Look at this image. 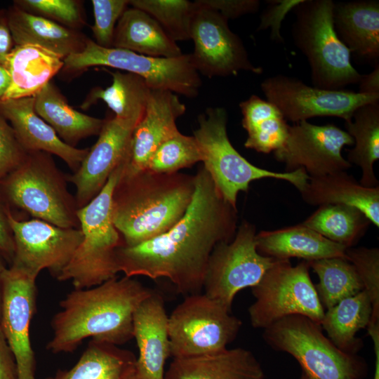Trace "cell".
I'll return each mask as SVG.
<instances>
[{
  "instance_id": "obj_49",
  "label": "cell",
  "mask_w": 379,
  "mask_h": 379,
  "mask_svg": "<svg viewBox=\"0 0 379 379\" xmlns=\"http://www.w3.org/2000/svg\"><path fill=\"white\" fill-rule=\"evenodd\" d=\"M11 82V75L6 65L0 64V101L3 100L8 91Z\"/></svg>"
},
{
  "instance_id": "obj_23",
  "label": "cell",
  "mask_w": 379,
  "mask_h": 379,
  "mask_svg": "<svg viewBox=\"0 0 379 379\" xmlns=\"http://www.w3.org/2000/svg\"><path fill=\"white\" fill-rule=\"evenodd\" d=\"M164 379H265V372L250 350L226 348L206 355L173 358Z\"/></svg>"
},
{
  "instance_id": "obj_29",
  "label": "cell",
  "mask_w": 379,
  "mask_h": 379,
  "mask_svg": "<svg viewBox=\"0 0 379 379\" xmlns=\"http://www.w3.org/2000/svg\"><path fill=\"white\" fill-rule=\"evenodd\" d=\"M34 97L36 113L67 145L75 147L81 140L100 133L105 119L88 116L72 108L51 81Z\"/></svg>"
},
{
  "instance_id": "obj_5",
  "label": "cell",
  "mask_w": 379,
  "mask_h": 379,
  "mask_svg": "<svg viewBox=\"0 0 379 379\" xmlns=\"http://www.w3.org/2000/svg\"><path fill=\"white\" fill-rule=\"evenodd\" d=\"M334 4L332 0H302L293 9L294 44L309 62L313 86L326 90L359 84L363 76L352 65L350 51L335 31Z\"/></svg>"
},
{
  "instance_id": "obj_30",
  "label": "cell",
  "mask_w": 379,
  "mask_h": 379,
  "mask_svg": "<svg viewBox=\"0 0 379 379\" xmlns=\"http://www.w3.org/2000/svg\"><path fill=\"white\" fill-rule=\"evenodd\" d=\"M239 107L242 126L247 132L246 148L269 154L284 145L290 125L274 105L252 95L241 102Z\"/></svg>"
},
{
  "instance_id": "obj_17",
  "label": "cell",
  "mask_w": 379,
  "mask_h": 379,
  "mask_svg": "<svg viewBox=\"0 0 379 379\" xmlns=\"http://www.w3.org/2000/svg\"><path fill=\"white\" fill-rule=\"evenodd\" d=\"M36 279L9 266L2 279L0 326L13 354L18 379H36L29 328L36 308Z\"/></svg>"
},
{
  "instance_id": "obj_2",
  "label": "cell",
  "mask_w": 379,
  "mask_h": 379,
  "mask_svg": "<svg viewBox=\"0 0 379 379\" xmlns=\"http://www.w3.org/2000/svg\"><path fill=\"white\" fill-rule=\"evenodd\" d=\"M153 292L126 276L75 288L60 302L61 310L52 319L53 336L46 349L54 354L72 352L88 338L117 346L127 343L133 338L135 310Z\"/></svg>"
},
{
  "instance_id": "obj_22",
  "label": "cell",
  "mask_w": 379,
  "mask_h": 379,
  "mask_svg": "<svg viewBox=\"0 0 379 379\" xmlns=\"http://www.w3.org/2000/svg\"><path fill=\"white\" fill-rule=\"evenodd\" d=\"M335 31L343 44L359 60L379 64V1L335 2Z\"/></svg>"
},
{
  "instance_id": "obj_15",
  "label": "cell",
  "mask_w": 379,
  "mask_h": 379,
  "mask_svg": "<svg viewBox=\"0 0 379 379\" xmlns=\"http://www.w3.org/2000/svg\"><path fill=\"white\" fill-rule=\"evenodd\" d=\"M15 252L10 266L36 279L44 270L57 277L83 239L78 228H63L39 219L18 220L8 208Z\"/></svg>"
},
{
  "instance_id": "obj_52",
  "label": "cell",
  "mask_w": 379,
  "mask_h": 379,
  "mask_svg": "<svg viewBox=\"0 0 379 379\" xmlns=\"http://www.w3.org/2000/svg\"><path fill=\"white\" fill-rule=\"evenodd\" d=\"M300 379H307V378L305 376V375H303V374L302 373V375H301Z\"/></svg>"
},
{
  "instance_id": "obj_45",
  "label": "cell",
  "mask_w": 379,
  "mask_h": 379,
  "mask_svg": "<svg viewBox=\"0 0 379 379\" xmlns=\"http://www.w3.org/2000/svg\"><path fill=\"white\" fill-rule=\"evenodd\" d=\"M8 208L4 204V198L0 192V253L11 265L14 256L15 244L7 218Z\"/></svg>"
},
{
  "instance_id": "obj_4",
  "label": "cell",
  "mask_w": 379,
  "mask_h": 379,
  "mask_svg": "<svg viewBox=\"0 0 379 379\" xmlns=\"http://www.w3.org/2000/svg\"><path fill=\"white\" fill-rule=\"evenodd\" d=\"M128 161L111 174L100 192L77 210L83 239L67 266L56 277L72 282L77 289L98 286L119 272L116 251L124 245L112 218V197Z\"/></svg>"
},
{
  "instance_id": "obj_10",
  "label": "cell",
  "mask_w": 379,
  "mask_h": 379,
  "mask_svg": "<svg viewBox=\"0 0 379 379\" xmlns=\"http://www.w3.org/2000/svg\"><path fill=\"white\" fill-rule=\"evenodd\" d=\"M307 261L293 266L277 260L251 288L255 298L248 308L251 326L263 330L291 315H302L321 325L325 310L319 299Z\"/></svg>"
},
{
  "instance_id": "obj_3",
  "label": "cell",
  "mask_w": 379,
  "mask_h": 379,
  "mask_svg": "<svg viewBox=\"0 0 379 379\" xmlns=\"http://www.w3.org/2000/svg\"><path fill=\"white\" fill-rule=\"evenodd\" d=\"M194 190V175L122 171L112 193V218L124 245H139L171 229L185 214Z\"/></svg>"
},
{
  "instance_id": "obj_9",
  "label": "cell",
  "mask_w": 379,
  "mask_h": 379,
  "mask_svg": "<svg viewBox=\"0 0 379 379\" xmlns=\"http://www.w3.org/2000/svg\"><path fill=\"white\" fill-rule=\"evenodd\" d=\"M93 66H106L136 74L151 89L167 90L187 98H195L201 79L190 54L173 58H155L117 48H104L88 39L84 49L64 58L62 69L76 73Z\"/></svg>"
},
{
  "instance_id": "obj_21",
  "label": "cell",
  "mask_w": 379,
  "mask_h": 379,
  "mask_svg": "<svg viewBox=\"0 0 379 379\" xmlns=\"http://www.w3.org/2000/svg\"><path fill=\"white\" fill-rule=\"evenodd\" d=\"M0 113L10 122L27 152L40 151L56 155L74 172L88 152L89 148L72 147L58 137L36 113L34 96L0 101Z\"/></svg>"
},
{
  "instance_id": "obj_8",
  "label": "cell",
  "mask_w": 379,
  "mask_h": 379,
  "mask_svg": "<svg viewBox=\"0 0 379 379\" xmlns=\"http://www.w3.org/2000/svg\"><path fill=\"white\" fill-rule=\"evenodd\" d=\"M322 330L320 324L295 314L265 328L262 337L274 350L291 355L307 379L365 378L368 371L365 360L338 348Z\"/></svg>"
},
{
  "instance_id": "obj_26",
  "label": "cell",
  "mask_w": 379,
  "mask_h": 379,
  "mask_svg": "<svg viewBox=\"0 0 379 379\" xmlns=\"http://www.w3.org/2000/svg\"><path fill=\"white\" fill-rule=\"evenodd\" d=\"M5 65L11 82L2 100L34 96L62 69L64 58L39 45H15Z\"/></svg>"
},
{
  "instance_id": "obj_39",
  "label": "cell",
  "mask_w": 379,
  "mask_h": 379,
  "mask_svg": "<svg viewBox=\"0 0 379 379\" xmlns=\"http://www.w3.org/2000/svg\"><path fill=\"white\" fill-rule=\"evenodd\" d=\"M346 258L355 267L372 304L370 322L379 321V249L351 247L346 249Z\"/></svg>"
},
{
  "instance_id": "obj_31",
  "label": "cell",
  "mask_w": 379,
  "mask_h": 379,
  "mask_svg": "<svg viewBox=\"0 0 379 379\" xmlns=\"http://www.w3.org/2000/svg\"><path fill=\"white\" fill-rule=\"evenodd\" d=\"M136 357L127 350L91 339L75 365L46 379H125L135 368Z\"/></svg>"
},
{
  "instance_id": "obj_12",
  "label": "cell",
  "mask_w": 379,
  "mask_h": 379,
  "mask_svg": "<svg viewBox=\"0 0 379 379\" xmlns=\"http://www.w3.org/2000/svg\"><path fill=\"white\" fill-rule=\"evenodd\" d=\"M256 234L254 225L244 221L234 238L217 244L209 257L204 293L230 311L237 293L257 284L277 260L258 252Z\"/></svg>"
},
{
  "instance_id": "obj_7",
  "label": "cell",
  "mask_w": 379,
  "mask_h": 379,
  "mask_svg": "<svg viewBox=\"0 0 379 379\" xmlns=\"http://www.w3.org/2000/svg\"><path fill=\"white\" fill-rule=\"evenodd\" d=\"M66 176L52 154L30 152L0 182L4 199L36 219L63 228H80L79 209L68 191Z\"/></svg>"
},
{
  "instance_id": "obj_11",
  "label": "cell",
  "mask_w": 379,
  "mask_h": 379,
  "mask_svg": "<svg viewBox=\"0 0 379 379\" xmlns=\"http://www.w3.org/2000/svg\"><path fill=\"white\" fill-rule=\"evenodd\" d=\"M241 326L231 311L204 293L187 295L168 316L171 356L185 358L222 351Z\"/></svg>"
},
{
  "instance_id": "obj_6",
  "label": "cell",
  "mask_w": 379,
  "mask_h": 379,
  "mask_svg": "<svg viewBox=\"0 0 379 379\" xmlns=\"http://www.w3.org/2000/svg\"><path fill=\"white\" fill-rule=\"evenodd\" d=\"M227 119L225 108L209 107L199 115V127L193 133L203 167L226 201L237 208L239 193L247 192L252 181L262 178L287 181L299 192L304 187L309 179L304 168L274 172L258 167L242 157L228 138Z\"/></svg>"
},
{
  "instance_id": "obj_25",
  "label": "cell",
  "mask_w": 379,
  "mask_h": 379,
  "mask_svg": "<svg viewBox=\"0 0 379 379\" xmlns=\"http://www.w3.org/2000/svg\"><path fill=\"white\" fill-rule=\"evenodd\" d=\"M300 193L302 200L311 206L344 204L355 207L379 227V186L364 187L346 171L309 177Z\"/></svg>"
},
{
  "instance_id": "obj_19",
  "label": "cell",
  "mask_w": 379,
  "mask_h": 379,
  "mask_svg": "<svg viewBox=\"0 0 379 379\" xmlns=\"http://www.w3.org/2000/svg\"><path fill=\"white\" fill-rule=\"evenodd\" d=\"M185 110V105L173 92L151 90L145 114L132 135L130 157L124 174L146 169L159 145L178 131L175 121Z\"/></svg>"
},
{
  "instance_id": "obj_40",
  "label": "cell",
  "mask_w": 379,
  "mask_h": 379,
  "mask_svg": "<svg viewBox=\"0 0 379 379\" xmlns=\"http://www.w3.org/2000/svg\"><path fill=\"white\" fill-rule=\"evenodd\" d=\"M13 5L28 13L78 30L85 25L81 1L75 0H17Z\"/></svg>"
},
{
  "instance_id": "obj_36",
  "label": "cell",
  "mask_w": 379,
  "mask_h": 379,
  "mask_svg": "<svg viewBox=\"0 0 379 379\" xmlns=\"http://www.w3.org/2000/svg\"><path fill=\"white\" fill-rule=\"evenodd\" d=\"M307 262L319 278L314 286L324 310L364 290L355 267L346 258H328Z\"/></svg>"
},
{
  "instance_id": "obj_13",
  "label": "cell",
  "mask_w": 379,
  "mask_h": 379,
  "mask_svg": "<svg viewBox=\"0 0 379 379\" xmlns=\"http://www.w3.org/2000/svg\"><path fill=\"white\" fill-rule=\"evenodd\" d=\"M194 3L190 27L194 51L190 55L199 74L208 78L236 76L241 71L261 74L262 69L251 62L241 39L229 27L228 20L198 0Z\"/></svg>"
},
{
  "instance_id": "obj_27",
  "label": "cell",
  "mask_w": 379,
  "mask_h": 379,
  "mask_svg": "<svg viewBox=\"0 0 379 379\" xmlns=\"http://www.w3.org/2000/svg\"><path fill=\"white\" fill-rule=\"evenodd\" d=\"M6 13L15 46L39 45L65 58L82 51L88 39L79 30L28 13L14 5L6 10Z\"/></svg>"
},
{
  "instance_id": "obj_18",
  "label": "cell",
  "mask_w": 379,
  "mask_h": 379,
  "mask_svg": "<svg viewBox=\"0 0 379 379\" xmlns=\"http://www.w3.org/2000/svg\"><path fill=\"white\" fill-rule=\"evenodd\" d=\"M136 125L115 117L105 119L98 139L78 169L67 177L76 187L78 208L88 204L106 185L112 172L128 161Z\"/></svg>"
},
{
  "instance_id": "obj_41",
  "label": "cell",
  "mask_w": 379,
  "mask_h": 379,
  "mask_svg": "<svg viewBox=\"0 0 379 379\" xmlns=\"http://www.w3.org/2000/svg\"><path fill=\"white\" fill-rule=\"evenodd\" d=\"M95 22L92 32L95 43L104 48L112 47L116 25L128 8L127 0H92Z\"/></svg>"
},
{
  "instance_id": "obj_24",
  "label": "cell",
  "mask_w": 379,
  "mask_h": 379,
  "mask_svg": "<svg viewBox=\"0 0 379 379\" xmlns=\"http://www.w3.org/2000/svg\"><path fill=\"white\" fill-rule=\"evenodd\" d=\"M255 244L260 254L278 260L298 258L309 262L328 258H346V247L301 223L275 230L260 231L255 235Z\"/></svg>"
},
{
  "instance_id": "obj_46",
  "label": "cell",
  "mask_w": 379,
  "mask_h": 379,
  "mask_svg": "<svg viewBox=\"0 0 379 379\" xmlns=\"http://www.w3.org/2000/svg\"><path fill=\"white\" fill-rule=\"evenodd\" d=\"M0 379H18L13 354L0 326Z\"/></svg>"
},
{
  "instance_id": "obj_43",
  "label": "cell",
  "mask_w": 379,
  "mask_h": 379,
  "mask_svg": "<svg viewBox=\"0 0 379 379\" xmlns=\"http://www.w3.org/2000/svg\"><path fill=\"white\" fill-rule=\"evenodd\" d=\"M302 0L268 1V6L261 15L258 30L272 28L271 38L281 43L284 40L280 33L281 24L287 13Z\"/></svg>"
},
{
  "instance_id": "obj_38",
  "label": "cell",
  "mask_w": 379,
  "mask_h": 379,
  "mask_svg": "<svg viewBox=\"0 0 379 379\" xmlns=\"http://www.w3.org/2000/svg\"><path fill=\"white\" fill-rule=\"evenodd\" d=\"M201 161L194 136L179 131L162 142L149 159L145 170L159 173H173Z\"/></svg>"
},
{
  "instance_id": "obj_16",
  "label": "cell",
  "mask_w": 379,
  "mask_h": 379,
  "mask_svg": "<svg viewBox=\"0 0 379 379\" xmlns=\"http://www.w3.org/2000/svg\"><path fill=\"white\" fill-rule=\"evenodd\" d=\"M352 145L350 135L334 124L301 121L289 126L284 145L274 155L285 164V172L304 168L309 177H319L350 168L342 150Z\"/></svg>"
},
{
  "instance_id": "obj_47",
  "label": "cell",
  "mask_w": 379,
  "mask_h": 379,
  "mask_svg": "<svg viewBox=\"0 0 379 379\" xmlns=\"http://www.w3.org/2000/svg\"><path fill=\"white\" fill-rule=\"evenodd\" d=\"M14 46L6 10H0V64L5 65L7 57Z\"/></svg>"
},
{
  "instance_id": "obj_20",
  "label": "cell",
  "mask_w": 379,
  "mask_h": 379,
  "mask_svg": "<svg viewBox=\"0 0 379 379\" xmlns=\"http://www.w3.org/2000/svg\"><path fill=\"white\" fill-rule=\"evenodd\" d=\"M168 321L163 298L155 291L133 313V335L139 351L135 372L140 379H164L171 356Z\"/></svg>"
},
{
  "instance_id": "obj_44",
  "label": "cell",
  "mask_w": 379,
  "mask_h": 379,
  "mask_svg": "<svg viewBox=\"0 0 379 379\" xmlns=\"http://www.w3.org/2000/svg\"><path fill=\"white\" fill-rule=\"evenodd\" d=\"M204 6L213 9L227 20L255 13L260 8L258 0H198Z\"/></svg>"
},
{
  "instance_id": "obj_48",
  "label": "cell",
  "mask_w": 379,
  "mask_h": 379,
  "mask_svg": "<svg viewBox=\"0 0 379 379\" xmlns=\"http://www.w3.org/2000/svg\"><path fill=\"white\" fill-rule=\"evenodd\" d=\"M359 85V93L379 96V64L373 67L371 72L363 74Z\"/></svg>"
},
{
  "instance_id": "obj_37",
  "label": "cell",
  "mask_w": 379,
  "mask_h": 379,
  "mask_svg": "<svg viewBox=\"0 0 379 379\" xmlns=\"http://www.w3.org/2000/svg\"><path fill=\"white\" fill-rule=\"evenodd\" d=\"M132 7L150 15L175 42L190 39L196 4L187 0H132Z\"/></svg>"
},
{
  "instance_id": "obj_50",
  "label": "cell",
  "mask_w": 379,
  "mask_h": 379,
  "mask_svg": "<svg viewBox=\"0 0 379 379\" xmlns=\"http://www.w3.org/2000/svg\"><path fill=\"white\" fill-rule=\"evenodd\" d=\"M6 260L4 257L0 253V317H1V300H2V279L3 275L8 267L6 266Z\"/></svg>"
},
{
  "instance_id": "obj_32",
  "label": "cell",
  "mask_w": 379,
  "mask_h": 379,
  "mask_svg": "<svg viewBox=\"0 0 379 379\" xmlns=\"http://www.w3.org/2000/svg\"><path fill=\"white\" fill-rule=\"evenodd\" d=\"M372 312L369 296L362 290L325 310L321 326L338 348L355 354L362 345L357 333L360 329L367 328Z\"/></svg>"
},
{
  "instance_id": "obj_35",
  "label": "cell",
  "mask_w": 379,
  "mask_h": 379,
  "mask_svg": "<svg viewBox=\"0 0 379 379\" xmlns=\"http://www.w3.org/2000/svg\"><path fill=\"white\" fill-rule=\"evenodd\" d=\"M301 224L347 248L354 247L359 242L371 222L355 207L327 204L319 206Z\"/></svg>"
},
{
  "instance_id": "obj_33",
  "label": "cell",
  "mask_w": 379,
  "mask_h": 379,
  "mask_svg": "<svg viewBox=\"0 0 379 379\" xmlns=\"http://www.w3.org/2000/svg\"><path fill=\"white\" fill-rule=\"evenodd\" d=\"M345 121V131L354 145L347 152V161L361 168V185L379 186L373 171V164L379 159V101L359 107Z\"/></svg>"
},
{
  "instance_id": "obj_1",
  "label": "cell",
  "mask_w": 379,
  "mask_h": 379,
  "mask_svg": "<svg viewBox=\"0 0 379 379\" xmlns=\"http://www.w3.org/2000/svg\"><path fill=\"white\" fill-rule=\"evenodd\" d=\"M194 178L192 201L178 222L151 240L117 249L119 272L128 277L167 278L185 296L201 293L213 248L236 234L237 209L224 199L203 166Z\"/></svg>"
},
{
  "instance_id": "obj_34",
  "label": "cell",
  "mask_w": 379,
  "mask_h": 379,
  "mask_svg": "<svg viewBox=\"0 0 379 379\" xmlns=\"http://www.w3.org/2000/svg\"><path fill=\"white\" fill-rule=\"evenodd\" d=\"M112 84L103 89L95 88L81 106L87 108L98 100L104 101L114 117L136 126L142 118L151 88L142 77L119 71L109 72Z\"/></svg>"
},
{
  "instance_id": "obj_14",
  "label": "cell",
  "mask_w": 379,
  "mask_h": 379,
  "mask_svg": "<svg viewBox=\"0 0 379 379\" xmlns=\"http://www.w3.org/2000/svg\"><path fill=\"white\" fill-rule=\"evenodd\" d=\"M260 88L267 100L274 105L286 120L294 123L317 117H335L347 121L359 107L379 101L378 95L319 88L284 74L266 78Z\"/></svg>"
},
{
  "instance_id": "obj_42",
  "label": "cell",
  "mask_w": 379,
  "mask_h": 379,
  "mask_svg": "<svg viewBox=\"0 0 379 379\" xmlns=\"http://www.w3.org/2000/svg\"><path fill=\"white\" fill-rule=\"evenodd\" d=\"M27 154L13 128L0 113V182L22 163Z\"/></svg>"
},
{
  "instance_id": "obj_28",
  "label": "cell",
  "mask_w": 379,
  "mask_h": 379,
  "mask_svg": "<svg viewBox=\"0 0 379 379\" xmlns=\"http://www.w3.org/2000/svg\"><path fill=\"white\" fill-rule=\"evenodd\" d=\"M112 47L155 58H173L183 54L150 15L135 7L127 8L119 18Z\"/></svg>"
},
{
  "instance_id": "obj_51",
  "label": "cell",
  "mask_w": 379,
  "mask_h": 379,
  "mask_svg": "<svg viewBox=\"0 0 379 379\" xmlns=\"http://www.w3.org/2000/svg\"><path fill=\"white\" fill-rule=\"evenodd\" d=\"M125 379H140L136 374L135 368Z\"/></svg>"
}]
</instances>
